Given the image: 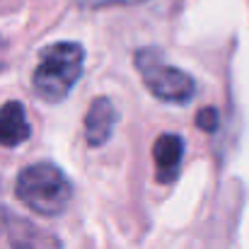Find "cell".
I'll use <instances>...</instances> for the list:
<instances>
[{
    "instance_id": "4",
    "label": "cell",
    "mask_w": 249,
    "mask_h": 249,
    "mask_svg": "<svg viewBox=\"0 0 249 249\" xmlns=\"http://www.w3.org/2000/svg\"><path fill=\"white\" fill-rule=\"evenodd\" d=\"M0 228L7 237L10 249H63L61 240L51 230H44V228L34 225L32 220H27L2 206H0Z\"/></svg>"
},
{
    "instance_id": "3",
    "label": "cell",
    "mask_w": 249,
    "mask_h": 249,
    "mask_svg": "<svg viewBox=\"0 0 249 249\" xmlns=\"http://www.w3.org/2000/svg\"><path fill=\"white\" fill-rule=\"evenodd\" d=\"M133 63H136V68L141 73L143 85L160 102H167V104H189L196 97V80L186 71L172 66L158 46L138 49L136 56H133Z\"/></svg>"
},
{
    "instance_id": "7",
    "label": "cell",
    "mask_w": 249,
    "mask_h": 249,
    "mask_svg": "<svg viewBox=\"0 0 249 249\" xmlns=\"http://www.w3.org/2000/svg\"><path fill=\"white\" fill-rule=\"evenodd\" d=\"M32 136V126L27 119V109L22 102L10 99L0 107V145L2 148H17L27 143Z\"/></svg>"
},
{
    "instance_id": "8",
    "label": "cell",
    "mask_w": 249,
    "mask_h": 249,
    "mask_svg": "<svg viewBox=\"0 0 249 249\" xmlns=\"http://www.w3.org/2000/svg\"><path fill=\"white\" fill-rule=\"evenodd\" d=\"M196 126L203 128L206 133L218 131V126H220V114H218V109H215V107H203V109H198V114H196Z\"/></svg>"
},
{
    "instance_id": "5",
    "label": "cell",
    "mask_w": 249,
    "mask_h": 249,
    "mask_svg": "<svg viewBox=\"0 0 249 249\" xmlns=\"http://www.w3.org/2000/svg\"><path fill=\"white\" fill-rule=\"evenodd\" d=\"M119 121V111L109 97H94L85 114V141L89 148H102Z\"/></svg>"
},
{
    "instance_id": "2",
    "label": "cell",
    "mask_w": 249,
    "mask_h": 249,
    "mask_svg": "<svg viewBox=\"0 0 249 249\" xmlns=\"http://www.w3.org/2000/svg\"><path fill=\"white\" fill-rule=\"evenodd\" d=\"M15 196L34 213L56 218L73 201V184L53 162H34L17 174Z\"/></svg>"
},
{
    "instance_id": "9",
    "label": "cell",
    "mask_w": 249,
    "mask_h": 249,
    "mask_svg": "<svg viewBox=\"0 0 249 249\" xmlns=\"http://www.w3.org/2000/svg\"><path fill=\"white\" fill-rule=\"evenodd\" d=\"M85 10H99V7H116V5H138L143 0H75Z\"/></svg>"
},
{
    "instance_id": "6",
    "label": "cell",
    "mask_w": 249,
    "mask_h": 249,
    "mask_svg": "<svg viewBox=\"0 0 249 249\" xmlns=\"http://www.w3.org/2000/svg\"><path fill=\"white\" fill-rule=\"evenodd\" d=\"M153 160H155L158 181L162 184L177 181L184 160V138L177 133H162L153 145Z\"/></svg>"
},
{
    "instance_id": "1",
    "label": "cell",
    "mask_w": 249,
    "mask_h": 249,
    "mask_svg": "<svg viewBox=\"0 0 249 249\" xmlns=\"http://www.w3.org/2000/svg\"><path fill=\"white\" fill-rule=\"evenodd\" d=\"M85 49L78 41H56L39 51V63L32 73L34 94L41 102H63L83 78Z\"/></svg>"
}]
</instances>
